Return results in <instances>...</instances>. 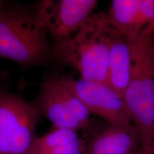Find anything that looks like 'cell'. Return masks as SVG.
I'll use <instances>...</instances> for the list:
<instances>
[{
    "instance_id": "cell-1",
    "label": "cell",
    "mask_w": 154,
    "mask_h": 154,
    "mask_svg": "<svg viewBox=\"0 0 154 154\" xmlns=\"http://www.w3.org/2000/svg\"><path fill=\"white\" fill-rule=\"evenodd\" d=\"M54 45L34 7L0 1V57L23 68L54 60Z\"/></svg>"
},
{
    "instance_id": "cell-2",
    "label": "cell",
    "mask_w": 154,
    "mask_h": 154,
    "mask_svg": "<svg viewBox=\"0 0 154 154\" xmlns=\"http://www.w3.org/2000/svg\"><path fill=\"white\" fill-rule=\"evenodd\" d=\"M110 26L106 13H94L74 36L54 45V60L75 69L83 79L106 84Z\"/></svg>"
},
{
    "instance_id": "cell-3",
    "label": "cell",
    "mask_w": 154,
    "mask_h": 154,
    "mask_svg": "<svg viewBox=\"0 0 154 154\" xmlns=\"http://www.w3.org/2000/svg\"><path fill=\"white\" fill-rule=\"evenodd\" d=\"M131 44V70L124 101L140 136V147L154 143V29Z\"/></svg>"
},
{
    "instance_id": "cell-4",
    "label": "cell",
    "mask_w": 154,
    "mask_h": 154,
    "mask_svg": "<svg viewBox=\"0 0 154 154\" xmlns=\"http://www.w3.org/2000/svg\"><path fill=\"white\" fill-rule=\"evenodd\" d=\"M41 117L33 103L0 88V154H32Z\"/></svg>"
},
{
    "instance_id": "cell-5",
    "label": "cell",
    "mask_w": 154,
    "mask_h": 154,
    "mask_svg": "<svg viewBox=\"0 0 154 154\" xmlns=\"http://www.w3.org/2000/svg\"><path fill=\"white\" fill-rule=\"evenodd\" d=\"M32 103L53 127L76 132L91 127V113L67 86L63 76L54 75L45 79Z\"/></svg>"
},
{
    "instance_id": "cell-6",
    "label": "cell",
    "mask_w": 154,
    "mask_h": 154,
    "mask_svg": "<svg viewBox=\"0 0 154 154\" xmlns=\"http://www.w3.org/2000/svg\"><path fill=\"white\" fill-rule=\"evenodd\" d=\"M96 0H43L34 6L53 45L66 41L94 14Z\"/></svg>"
},
{
    "instance_id": "cell-7",
    "label": "cell",
    "mask_w": 154,
    "mask_h": 154,
    "mask_svg": "<svg viewBox=\"0 0 154 154\" xmlns=\"http://www.w3.org/2000/svg\"><path fill=\"white\" fill-rule=\"evenodd\" d=\"M63 79L91 114L114 126L134 124L124 99L106 84L68 76H63Z\"/></svg>"
},
{
    "instance_id": "cell-8",
    "label": "cell",
    "mask_w": 154,
    "mask_h": 154,
    "mask_svg": "<svg viewBox=\"0 0 154 154\" xmlns=\"http://www.w3.org/2000/svg\"><path fill=\"white\" fill-rule=\"evenodd\" d=\"M140 146V133L134 124L124 127L107 124L85 140L83 154H136Z\"/></svg>"
},
{
    "instance_id": "cell-9",
    "label": "cell",
    "mask_w": 154,
    "mask_h": 154,
    "mask_svg": "<svg viewBox=\"0 0 154 154\" xmlns=\"http://www.w3.org/2000/svg\"><path fill=\"white\" fill-rule=\"evenodd\" d=\"M109 57L106 85L124 97L131 70V44L111 24L108 34Z\"/></svg>"
},
{
    "instance_id": "cell-10",
    "label": "cell",
    "mask_w": 154,
    "mask_h": 154,
    "mask_svg": "<svg viewBox=\"0 0 154 154\" xmlns=\"http://www.w3.org/2000/svg\"><path fill=\"white\" fill-rule=\"evenodd\" d=\"M116 30L132 43L149 29L139 8V0H113L106 13Z\"/></svg>"
},
{
    "instance_id": "cell-11",
    "label": "cell",
    "mask_w": 154,
    "mask_h": 154,
    "mask_svg": "<svg viewBox=\"0 0 154 154\" xmlns=\"http://www.w3.org/2000/svg\"><path fill=\"white\" fill-rule=\"evenodd\" d=\"M85 140L76 131L53 127L36 138L32 154H83Z\"/></svg>"
},
{
    "instance_id": "cell-12",
    "label": "cell",
    "mask_w": 154,
    "mask_h": 154,
    "mask_svg": "<svg viewBox=\"0 0 154 154\" xmlns=\"http://www.w3.org/2000/svg\"><path fill=\"white\" fill-rule=\"evenodd\" d=\"M136 154H154V143L147 147H140Z\"/></svg>"
}]
</instances>
